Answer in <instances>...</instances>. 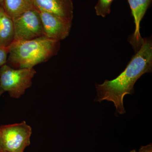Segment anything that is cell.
Listing matches in <instances>:
<instances>
[{"label":"cell","instance_id":"8","mask_svg":"<svg viewBox=\"0 0 152 152\" xmlns=\"http://www.w3.org/2000/svg\"><path fill=\"white\" fill-rule=\"evenodd\" d=\"M152 0H128L134 18L135 28L130 40L134 49L138 50L143 39L140 33V25L142 19L151 4Z\"/></svg>","mask_w":152,"mask_h":152},{"label":"cell","instance_id":"7","mask_svg":"<svg viewBox=\"0 0 152 152\" xmlns=\"http://www.w3.org/2000/svg\"><path fill=\"white\" fill-rule=\"evenodd\" d=\"M37 10L48 12L72 22L74 17L72 0H32Z\"/></svg>","mask_w":152,"mask_h":152},{"label":"cell","instance_id":"15","mask_svg":"<svg viewBox=\"0 0 152 152\" xmlns=\"http://www.w3.org/2000/svg\"><path fill=\"white\" fill-rule=\"evenodd\" d=\"M4 0H0V6H3Z\"/></svg>","mask_w":152,"mask_h":152},{"label":"cell","instance_id":"2","mask_svg":"<svg viewBox=\"0 0 152 152\" xmlns=\"http://www.w3.org/2000/svg\"><path fill=\"white\" fill-rule=\"evenodd\" d=\"M8 48V65L15 69L34 68L57 54L60 42L44 36L28 41H14Z\"/></svg>","mask_w":152,"mask_h":152},{"label":"cell","instance_id":"3","mask_svg":"<svg viewBox=\"0 0 152 152\" xmlns=\"http://www.w3.org/2000/svg\"><path fill=\"white\" fill-rule=\"evenodd\" d=\"M34 68L15 69L7 64L0 67V88L11 97L19 99L32 85Z\"/></svg>","mask_w":152,"mask_h":152},{"label":"cell","instance_id":"16","mask_svg":"<svg viewBox=\"0 0 152 152\" xmlns=\"http://www.w3.org/2000/svg\"><path fill=\"white\" fill-rule=\"evenodd\" d=\"M129 152H137L136 151V150L135 149H134L132 150V151H129Z\"/></svg>","mask_w":152,"mask_h":152},{"label":"cell","instance_id":"18","mask_svg":"<svg viewBox=\"0 0 152 152\" xmlns=\"http://www.w3.org/2000/svg\"><path fill=\"white\" fill-rule=\"evenodd\" d=\"M1 152H6V151H1Z\"/></svg>","mask_w":152,"mask_h":152},{"label":"cell","instance_id":"9","mask_svg":"<svg viewBox=\"0 0 152 152\" xmlns=\"http://www.w3.org/2000/svg\"><path fill=\"white\" fill-rule=\"evenodd\" d=\"M14 41L13 19L0 6V45L8 47Z\"/></svg>","mask_w":152,"mask_h":152},{"label":"cell","instance_id":"13","mask_svg":"<svg viewBox=\"0 0 152 152\" xmlns=\"http://www.w3.org/2000/svg\"><path fill=\"white\" fill-rule=\"evenodd\" d=\"M137 152H152V144L150 143L146 145L142 146Z\"/></svg>","mask_w":152,"mask_h":152},{"label":"cell","instance_id":"5","mask_svg":"<svg viewBox=\"0 0 152 152\" xmlns=\"http://www.w3.org/2000/svg\"><path fill=\"white\" fill-rule=\"evenodd\" d=\"M12 19L14 41H28L44 37L40 16L35 8Z\"/></svg>","mask_w":152,"mask_h":152},{"label":"cell","instance_id":"1","mask_svg":"<svg viewBox=\"0 0 152 152\" xmlns=\"http://www.w3.org/2000/svg\"><path fill=\"white\" fill-rule=\"evenodd\" d=\"M152 70V42L145 38L124 72L114 80H106L103 83L95 85L96 96L94 102H112L117 113L123 115L126 113L124 104L125 96L133 94L134 86L138 80Z\"/></svg>","mask_w":152,"mask_h":152},{"label":"cell","instance_id":"12","mask_svg":"<svg viewBox=\"0 0 152 152\" xmlns=\"http://www.w3.org/2000/svg\"><path fill=\"white\" fill-rule=\"evenodd\" d=\"M8 54V47L0 45V67L7 64Z\"/></svg>","mask_w":152,"mask_h":152},{"label":"cell","instance_id":"4","mask_svg":"<svg viewBox=\"0 0 152 152\" xmlns=\"http://www.w3.org/2000/svg\"><path fill=\"white\" fill-rule=\"evenodd\" d=\"M32 129L26 121L0 126V145L2 151L24 152L31 144Z\"/></svg>","mask_w":152,"mask_h":152},{"label":"cell","instance_id":"10","mask_svg":"<svg viewBox=\"0 0 152 152\" xmlns=\"http://www.w3.org/2000/svg\"><path fill=\"white\" fill-rule=\"evenodd\" d=\"M3 6L12 18L35 8L32 0H4Z\"/></svg>","mask_w":152,"mask_h":152},{"label":"cell","instance_id":"14","mask_svg":"<svg viewBox=\"0 0 152 152\" xmlns=\"http://www.w3.org/2000/svg\"><path fill=\"white\" fill-rule=\"evenodd\" d=\"M4 93V91H3L1 89V88H0V97L1 96L2 94Z\"/></svg>","mask_w":152,"mask_h":152},{"label":"cell","instance_id":"6","mask_svg":"<svg viewBox=\"0 0 152 152\" xmlns=\"http://www.w3.org/2000/svg\"><path fill=\"white\" fill-rule=\"evenodd\" d=\"M37 10L42 20L45 37L59 42L67 37L70 32L72 22L66 21L48 12Z\"/></svg>","mask_w":152,"mask_h":152},{"label":"cell","instance_id":"11","mask_svg":"<svg viewBox=\"0 0 152 152\" xmlns=\"http://www.w3.org/2000/svg\"><path fill=\"white\" fill-rule=\"evenodd\" d=\"M113 0H98L95 7L97 15L104 18L110 13L111 6Z\"/></svg>","mask_w":152,"mask_h":152},{"label":"cell","instance_id":"17","mask_svg":"<svg viewBox=\"0 0 152 152\" xmlns=\"http://www.w3.org/2000/svg\"><path fill=\"white\" fill-rule=\"evenodd\" d=\"M1 151H2L1 148V145H0V152Z\"/></svg>","mask_w":152,"mask_h":152}]
</instances>
